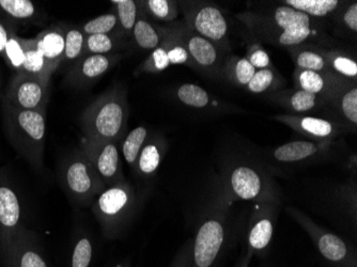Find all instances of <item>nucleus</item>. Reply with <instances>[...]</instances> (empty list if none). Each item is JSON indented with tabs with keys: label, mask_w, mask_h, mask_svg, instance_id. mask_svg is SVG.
<instances>
[{
	"label": "nucleus",
	"mask_w": 357,
	"mask_h": 267,
	"mask_svg": "<svg viewBox=\"0 0 357 267\" xmlns=\"http://www.w3.org/2000/svg\"><path fill=\"white\" fill-rule=\"evenodd\" d=\"M132 37L138 47L144 51H154L162 43L163 31L162 28L156 27L150 23L144 13H139L135 27L132 32Z\"/></svg>",
	"instance_id": "obj_27"
},
{
	"label": "nucleus",
	"mask_w": 357,
	"mask_h": 267,
	"mask_svg": "<svg viewBox=\"0 0 357 267\" xmlns=\"http://www.w3.org/2000/svg\"><path fill=\"white\" fill-rule=\"evenodd\" d=\"M3 120L15 151L35 171H43L45 112L20 109L3 101Z\"/></svg>",
	"instance_id": "obj_2"
},
{
	"label": "nucleus",
	"mask_w": 357,
	"mask_h": 267,
	"mask_svg": "<svg viewBox=\"0 0 357 267\" xmlns=\"http://www.w3.org/2000/svg\"><path fill=\"white\" fill-rule=\"evenodd\" d=\"M226 222L220 213L208 215L192 238V267H214L226 244Z\"/></svg>",
	"instance_id": "obj_9"
},
{
	"label": "nucleus",
	"mask_w": 357,
	"mask_h": 267,
	"mask_svg": "<svg viewBox=\"0 0 357 267\" xmlns=\"http://www.w3.org/2000/svg\"><path fill=\"white\" fill-rule=\"evenodd\" d=\"M192 238L188 240L182 248L176 252L168 267H192Z\"/></svg>",
	"instance_id": "obj_44"
},
{
	"label": "nucleus",
	"mask_w": 357,
	"mask_h": 267,
	"mask_svg": "<svg viewBox=\"0 0 357 267\" xmlns=\"http://www.w3.org/2000/svg\"><path fill=\"white\" fill-rule=\"evenodd\" d=\"M163 40L162 44L167 51L170 64H185L195 69L194 63L190 59V54L181 40L176 37L172 27L162 28Z\"/></svg>",
	"instance_id": "obj_32"
},
{
	"label": "nucleus",
	"mask_w": 357,
	"mask_h": 267,
	"mask_svg": "<svg viewBox=\"0 0 357 267\" xmlns=\"http://www.w3.org/2000/svg\"><path fill=\"white\" fill-rule=\"evenodd\" d=\"M176 96L184 105L198 109L208 107L211 102L208 92L204 88L194 84H184L180 86L176 90Z\"/></svg>",
	"instance_id": "obj_37"
},
{
	"label": "nucleus",
	"mask_w": 357,
	"mask_h": 267,
	"mask_svg": "<svg viewBox=\"0 0 357 267\" xmlns=\"http://www.w3.org/2000/svg\"><path fill=\"white\" fill-rule=\"evenodd\" d=\"M163 144L158 142H149L144 144L136 162L135 171L142 178H151L155 176L163 160Z\"/></svg>",
	"instance_id": "obj_28"
},
{
	"label": "nucleus",
	"mask_w": 357,
	"mask_h": 267,
	"mask_svg": "<svg viewBox=\"0 0 357 267\" xmlns=\"http://www.w3.org/2000/svg\"><path fill=\"white\" fill-rule=\"evenodd\" d=\"M23 227L19 194L9 181L0 176V252L11 246L16 233Z\"/></svg>",
	"instance_id": "obj_14"
},
{
	"label": "nucleus",
	"mask_w": 357,
	"mask_h": 267,
	"mask_svg": "<svg viewBox=\"0 0 357 267\" xmlns=\"http://www.w3.org/2000/svg\"><path fill=\"white\" fill-rule=\"evenodd\" d=\"M256 71L257 70L245 57L238 56H230L227 58L222 66V75L236 87L245 88Z\"/></svg>",
	"instance_id": "obj_25"
},
{
	"label": "nucleus",
	"mask_w": 357,
	"mask_h": 267,
	"mask_svg": "<svg viewBox=\"0 0 357 267\" xmlns=\"http://www.w3.org/2000/svg\"><path fill=\"white\" fill-rule=\"evenodd\" d=\"M170 64L165 46L160 43L158 48L152 51L151 55L142 63V70L144 73H160L167 69Z\"/></svg>",
	"instance_id": "obj_42"
},
{
	"label": "nucleus",
	"mask_w": 357,
	"mask_h": 267,
	"mask_svg": "<svg viewBox=\"0 0 357 267\" xmlns=\"http://www.w3.org/2000/svg\"><path fill=\"white\" fill-rule=\"evenodd\" d=\"M128 120L126 92L121 88L108 90L84 112V138L94 142H120L123 140Z\"/></svg>",
	"instance_id": "obj_3"
},
{
	"label": "nucleus",
	"mask_w": 357,
	"mask_h": 267,
	"mask_svg": "<svg viewBox=\"0 0 357 267\" xmlns=\"http://www.w3.org/2000/svg\"><path fill=\"white\" fill-rule=\"evenodd\" d=\"M340 21L342 25L349 30V31L356 33L357 32V3H349L348 7L344 10L340 15Z\"/></svg>",
	"instance_id": "obj_45"
},
{
	"label": "nucleus",
	"mask_w": 357,
	"mask_h": 267,
	"mask_svg": "<svg viewBox=\"0 0 357 267\" xmlns=\"http://www.w3.org/2000/svg\"><path fill=\"white\" fill-rule=\"evenodd\" d=\"M148 130L144 126H137L128 132L122 142V155L132 169L135 170L138 155L147 142Z\"/></svg>",
	"instance_id": "obj_31"
},
{
	"label": "nucleus",
	"mask_w": 357,
	"mask_h": 267,
	"mask_svg": "<svg viewBox=\"0 0 357 267\" xmlns=\"http://www.w3.org/2000/svg\"><path fill=\"white\" fill-rule=\"evenodd\" d=\"M268 98L294 114L312 112L321 106H326L328 102L323 96L300 89L273 92Z\"/></svg>",
	"instance_id": "obj_19"
},
{
	"label": "nucleus",
	"mask_w": 357,
	"mask_h": 267,
	"mask_svg": "<svg viewBox=\"0 0 357 267\" xmlns=\"http://www.w3.org/2000/svg\"><path fill=\"white\" fill-rule=\"evenodd\" d=\"M59 180L71 201L80 206H91L94 199L106 188L82 148L64 158L60 165Z\"/></svg>",
	"instance_id": "obj_5"
},
{
	"label": "nucleus",
	"mask_w": 357,
	"mask_h": 267,
	"mask_svg": "<svg viewBox=\"0 0 357 267\" xmlns=\"http://www.w3.org/2000/svg\"><path fill=\"white\" fill-rule=\"evenodd\" d=\"M72 242L68 267H91L94 258L93 242L86 233H76Z\"/></svg>",
	"instance_id": "obj_29"
},
{
	"label": "nucleus",
	"mask_w": 357,
	"mask_h": 267,
	"mask_svg": "<svg viewBox=\"0 0 357 267\" xmlns=\"http://www.w3.org/2000/svg\"><path fill=\"white\" fill-rule=\"evenodd\" d=\"M278 202H257L250 218V229L248 233V252L261 254L268 250L275 230Z\"/></svg>",
	"instance_id": "obj_16"
},
{
	"label": "nucleus",
	"mask_w": 357,
	"mask_h": 267,
	"mask_svg": "<svg viewBox=\"0 0 357 267\" xmlns=\"http://www.w3.org/2000/svg\"><path fill=\"white\" fill-rule=\"evenodd\" d=\"M116 47H117V41L112 36H87L85 40V46H84L83 56L108 55L115 51Z\"/></svg>",
	"instance_id": "obj_39"
},
{
	"label": "nucleus",
	"mask_w": 357,
	"mask_h": 267,
	"mask_svg": "<svg viewBox=\"0 0 357 267\" xmlns=\"http://www.w3.org/2000/svg\"><path fill=\"white\" fill-rule=\"evenodd\" d=\"M326 51V48L322 47V46L304 43L291 47L289 49V53L296 63V69L335 75L328 66Z\"/></svg>",
	"instance_id": "obj_21"
},
{
	"label": "nucleus",
	"mask_w": 357,
	"mask_h": 267,
	"mask_svg": "<svg viewBox=\"0 0 357 267\" xmlns=\"http://www.w3.org/2000/svg\"><path fill=\"white\" fill-rule=\"evenodd\" d=\"M103 267H128V265L124 264V263H115V264H107Z\"/></svg>",
	"instance_id": "obj_47"
},
{
	"label": "nucleus",
	"mask_w": 357,
	"mask_h": 267,
	"mask_svg": "<svg viewBox=\"0 0 357 267\" xmlns=\"http://www.w3.org/2000/svg\"><path fill=\"white\" fill-rule=\"evenodd\" d=\"M282 79L280 74L275 71L274 68L271 69L257 70L250 82H248L245 89L255 94L266 93V92L278 91V88L282 85Z\"/></svg>",
	"instance_id": "obj_33"
},
{
	"label": "nucleus",
	"mask_w": 357,
	"mask_h": 267,
	"mask_svg": "<svg viewBox=\"0 0 357 267\" xmlns=\"http://www.w3.org/2000/svg\"><path fill=\"white\" fill-rule=\"evenodd\" d=\"M333 142L296 140L274 148L272 158L286 166H300L326 160L332 151Z\"/></svg>",
	"instance_id": "obj_15"
},
{
	"label": "nucleus",
	"mask_w": 357,
	"mask_h": 267,
	"mask_svg": "<svg viewBox=\"0 0 357 267\" xmlns=\"http://www.w3.org/2000/svg\"><path fill=\"white\" fill-rule=\"evenodd\" d=\"M47 88V82H43L41 78L15 73L3 101L20 109L45 112Z\"/></svg>",
	"instance_id": "obj_13"
},
{
	"label": "nucleus",
	"mask_w": 357,
	"mask_h": 267,
	"mask_svg": "<svg viewBox=\"0 0 357 267\" xmlns=\"http://www.w3.org/2000/svg\"><path fill=\"white\" fill-rule=\"evenodd\" d=\"M227 190L236 200L278 202V192L268 172L257 165L236 162L226 174Z\"/></svg>",
	"instance_id": "obj_6"
},
{
	"label": "nucleus",
	"mask_w": 357,
	"mask_h": 267,
	"mask_svg": "<svg viewBox=\"0 0 357 267\" xmlns=\"http://www.w3.org/2000/svg\"><path fill=\"white\" fill-rule=\"evenodd\" d=\"M338 116L339 123L357 125V86L356 82H350L339 88L326 102Z\"/></svg>",
	"instance_id": "obj_20"
},
{
	"label": "nucleus",
	"mask_w": 357,
	"mask_h": 267,
	"mask_svg": "<svg viewBox=\"0 0 357 267\" xmlns=\"http://www.w3.org/2000/svg\"><path fill=\"white\" fill-rule=\"evenodd\" d=\"M245 58L256 70L274 68L272 61H271L270 56L266 53V49L262 47L261 44L257 43V42L248 45Z\"/></svg>",
	"instance_id": "obj_43"
},
{
	"label": "nucleus",
	"mask_w": 357,
	"mask_h": 267,
	"mask_svg": "<svg viewBox=\"0 0 357 267\" xmlns=\"http://www.w3.org/2000/svg\"><path fill=\"white\" fill-rule=\"evenodd\" d=\"M112 3L116 6V15L122 31L128 38L131 37L139 16L138 3L133 0H114Z\"/></svg>",
	"instance_id": "obj_34"
},
{
	"label": "nucleus",
	"mask_w": 357,
	"mask_h": 267,
	"mask_svg": "<svg viewBox=\"0 0 357 267\" xmlns=\"http://www.w3.org/2000/svg\"><path fill=\"white\" fill-rule=\"evenodd\" d=\"M9 20L0 19V57L5 59L6 47H7L8 42H9L10 36H11L12 30L10 28Z\"/></svg>",
	"instance_id": "obj_46"
},
{
	"label": "nucleus",
	"mask_w": 357,
	"mask_h": 267,
	"mask_svg": "<svg viewBox=\"0 0 357 267\" xmlns=\"http://www.w3.org/2000/svg\"><path fill=\"white\" fill-rule=\"evenodd\" d=\"M86 37L78 28H70L64 31V52L62 61L79 59L84 53Z\"/></svg>",
	"instance_id": "obj_38"
},
{
	"label": "nucleus",
	"mask_w": 357,
	"mask_h": 267,
	"mask_svg": "<svg viewBox=\"0 0 357 267\" xmlns=\"http://www.w3.org/2000/svg\"><path fill=\"white\" fill-rule=\"evenodd\" d=\"M185 24L197 35L212 42L224 53L228 46L229 25L218 6L206 1L180 3Z\"/></svg>",
	"instance_id": "obj_8"
},
{
	"label": "nucleus",
	"mask_w": 357,
	"mask_h": 267,
	"mask_svg": "<svg viewBox=\"0 0 357 267\" xmlns=\"http://www.w3.org/2000/svg\"><path fill=\"white\" fill-rule=\"evenodd\" d=\"M118 55H85L78 59L72 70V77L76 82H91L107 73L118 60Z\"/></svg>",
	"instance_id": "obj_22"
},
{
	"label": "nucleus",
	"mask_w": 357,
	"mask_h": 267,
	"mask_svg": "<svg viewBox=\"0 0 357 267\" xmlns=\"http://www.w3.org/2000/svg\"><path fill=\"white\" fill-rule=\"evenodd\" d=\"M120 142H94L84 138L82 150L85 152L106 188L124 182L120 160Z\"/></svg>",
	"instance_id": "obj_12"
},
{
	"label": "nucleus",
	"mask_w": 357,
	"mask_h": 267,
	"mask_svg": "<svg viewBox=\"0 0 357 267\" xmlns=\"http://www.w3.org/2000/svg\"><path fill=\"white\" fill-rule=\"evenodd\" d=\"M290 215L310 236L323 260L332 267H357V252L352 244L321 228L310 217L294 208H287Z\"/></svg>",
	"instance_id": "obj_7"
},
{
	"label": "nucleus",
	"mask_w": 357,
	"mask_h": 267,
	"mask_svg": "<svg viewBox=\"0 0 357 267\" xmlns=\"http://www.w3.org/2000/svg\"><path fill=\"white\" fill-rule=\"evenodd\" d=\"M23 43L25 46V59H24L21 71L17 73L36 76L48 84L52 74L48 70L43 55L38 48L36 39H23Z\"/></svg>",
	"instance_id": "obj_24"
},
{
	"label": "nucleus",
	"mask_w": 357,
	"mask_h": 267,
	"mask_svg": "<svg viewBox=\"0 0 357 267\" xmlns=\"http://www.w3.org/2000/svg\"><path fill=\"white\" fill-rule=\"evenodd\" d=\"M38 48L43 55L48 70L53 74L62 62L64 52V31L61 29H48L37 38Z\"/></svg>",
	"instance_id": "obj_23"
},
{
	"label": "nucleus",
	"mask_w": 357,
	"mask_h": 267,
	"mask_svg": "<svg viewBox=\"0 0 357 267\" xmlns=\"http://www.w3.org/2000/svg\"><path fill=\"white\" fill-rule=\"evenodd\" d=\"M140 8L146 10L148 14L156 21L174 22L178 17V5L170 0H147L138 3Z\"/></svg>",
	"instance_id": "obj_35"
},
{
	"label": "nucleus",
	"mask_w": 357,
	"mask_h": 267,
	"mask_svg": "<svg viewBox=\"0 0 357 267\" xmlns=\"http://www.w3.org/2000/svg\"><path fill=\"white\" fill-rule=\"evenodd\" d=\"M255 37L266 43L282 47H294L318 39L316 20L287 6H278L268 11H248L238 14Z\"/></svg>",
	"instance_id": "obj_1"
},
{
	"label": "nucleus",
	"mask_w": 357,
	"mask_h": 267,
	"mask_svg": "<svg viewBox=\"0 0 357 267\" xmlns=\"http://www.w3.org/2000/svg\"><path fill=\"white\" fill-rule=\"evenodd\" d=\"M282 6L306 14L312 19H322L338 11L342 1L338 0H284Z\"/></svg>",
	"instance_id": "obj_26"
},
{
	"label": "nucleus",
	"mask_w": 357,
	"mask_h": 267,
	"mask_svg": "<svg viewBox=\"0 0 357 267\" xmlns=\"http://www.w3.org/2000/svg\"><path fill=\"white\" fill-rule=\"evenodd\" d=\"M118 25L119 24H118L117 15L112 12V13L103 14L96 19L90 20L87 23L84 24L82 31L85 36L109 35Z\"/></svg>",
	"instance_id": "obj_40"
},
{
	"label": "nucleus",
	"mask_w": 357,
	"mask_h": 267,
	"mask_svg": "<svg viewBox=\"0 0 357 267\" xmlns=\"http://www.w3.org/2000/svg\"><path fill=\"white\" fill-rule=\"evenodd\" d=\"M351 80L344 79L336 75L296 69L294 82L296 89L304 90L317 96H323L326 100L331 98L339 88L346 85Z\"/></svg>",
	"instance_id": "obj_18"
},
{
	"label": "nucleus",
	"mask_w": 357,
	"mask_h": 267,
	"mask_svg": "<svg viewBox=\"0 0 357 267\" xmlns=\"http://www.w3.org/2000/svg\"><path fill=\"white\" fill-rule=\"evenodd\" d=\"M176 37L181 40L190 54L195 69L218 77L222 72V52L212 42L192 31L185 22L172 26Z\"/></svg>",
	"instance_id": "obj_10"
},
{
	"label": "nucleus",
	"mask_w": 357,
	"mask_h": 267,
	"mask_svg": "<svg viewBox=\"0 0 357 267\" xmlns=\"http://www.w3.org/2000/svg\"><path fill=\"white\" fill-rule=\"evenodd\" d=\"M273 119L316 142H333L340 134V123L338 121L319 116L287 114H278L273 116Z\"/></svg>",
	"instance_id": "obj_17"
},
{
	"label": "nucleus",
	"mask_w": 357,
	"mask_h": 267,
	"mask_svg": "<svg viewBox=\"0 0 357 267\" xmlns=\"http://www.w3.org/2000/svg\"><path fill=\"white\" fill-rule=\"evenodd\" d=\"M326 56L333 74L344 79L356 82L357 63L352 56L336 49H326Z\"/></svg>",
	"instance_id": "obj_30"
},
{
	"label": "nucleus",
	"mask_w": 357,
	"mask_h": 267,
	"mask_svg": "<svg viewBox=\"0 0 357 267\" xmlns=\"http://www.w3.org/2000/svg\"><path fill=\"white\" fill-rule=\"evenodd\" d=\"M140 196L126 181L105 188L92 202V212L101 224L103 234L119 238L139 208Z\"/></svg>",
	"instance_id": "obj_4"
},
{
	"label": "nucleus",
	"mask_w": 357,
	"mask_h": 267,
	"mask_svg": "<svg viewBox=\"0 0 357 267\" xmlns=\"http://www.w3.org/2000/svg\"><path fill=\"white\" fill-rule=\"evenodd\" d=\"M0 11L14 21H27L37 14V8L30 0H0Z\"/></svg>",
	"instance_id": "obj_36"
},
{
	"label": "nucleus",
	"mask_w": 357,
	"mask_h": 267,
	"mask_svg": "<svg viewBox=\"0 0 357 267\" xmlns=\"http://www.w3.org/2000/svg\"><path fill=\"white\" fill-rule=\"evenodd\" d=\"M1 267H52L36 233L23 227L11 246L0 252Z\"/></svg>",
	"instance_id": "obj_11"
},
{
	"label": "nucleus",
	"mask_w": 357,
	"mask_h": 267,
	"mask_svg": "<svg viewBox=\"0 0 357 267\" xmlns=\"http://www.w3.org/2000/svg\"><path fill=\"white\" fill-rule=\"evenodd\" d=\"M24 59H25V46H24L23 38L16 37L14 32H12L6 47L5 60L8 64H10L12 69L15 70V73H17L21 71Z\"/></svg>",
	"instance_id": "obj_41"
}]
</instances>
